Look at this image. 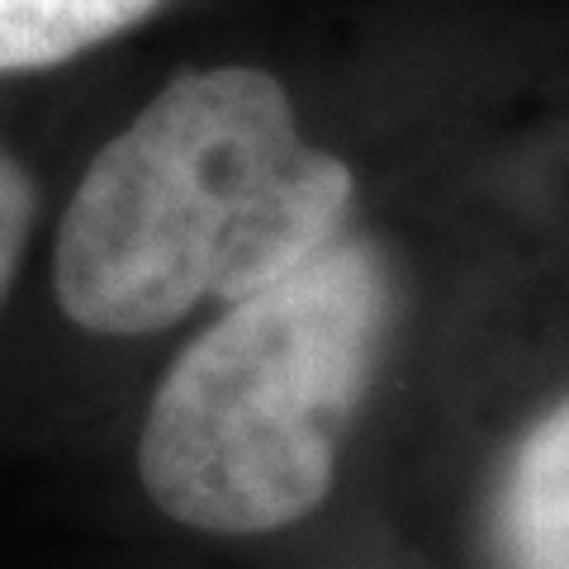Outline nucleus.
<instances>
[{"label":"nucleus","instance_id":"nucleus-3","mask_svg":"<svg viewBox=\"0 0 569 569\" xmlns=\"http://www.w3.org/2000/svg\"><path fill=\"white\" fill-rule=\"evenodd\" d=\"M479 541L489 569H569V395L498 456L479 503Z\"/></svg>","mask_w":569,"mask_h":569},{"label":"nucleus","instance_id":"nucleus-5","mask_svg":"<svg viewBox=\"0 0 569 569\" xmlns=\"http://www.w3.org/2000/svg\"><path fill=\"white\" fill-rule=\"evenodd\" d=\"M39 213H43V194L29 162L0 142V318H6L10 299L24 280L33 238H39Z\"/></svg>","mask_w":569,"mask_h":569},{"label":"nucleus","instance_id":"nucleus-4","mask_svg":"<svg viewBox=\"0 0 569 569\" xmlns=\"http://www.w3.org/2000/svg\"><path fill=\"white\" fill-rule=\"evenodd\" d=\"M162 6L167 0H0V81L62 67Z\"/></svg>","mask_w":569,"mask_h":569},{"label":"nucleus","instance_id":"nucleus-2","mask_svg":"<svg viewBox=\"0 0 569 569\" xmlns=\"http://www.w3.org/2000/svg\"><path fill=\"white\" fill-rule=\"evenodd\" d=\"M399 323L395 266L347 233L219 313L162 370L138 485L171 522L266 537L328 503L356 413Z\"/></svg>","mask_w":569,"mask_h":569},{"label":"nucleus","instance_id":"nucleus-1","mask_svg":"<svg viewBox=\"0 0 569 569\" xmlns=\"http://www.w3.org/2000/svg\"><path fill=\"white\" fill-rule=\"evenodd\" d=\"M351 219L356 171L305 138L271 71L186 67L86 162L48 280L77 332L152 337L309 266Z\"/></svg>","mask_w":569,"mask_h":569}]
</instances>
